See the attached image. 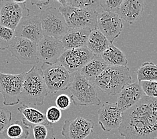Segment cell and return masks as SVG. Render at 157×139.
Listing matches in <instances>:
<instances>
[{
  "label": "cell",
  "instance_id": "obj_30",
  "mask_svg": "<svg viewBox=\"0 0 157 139\" xmlns=\"http://www.w3.org/2000/svg\"><path fill=\"white\" fill-rule=\"evenodd\" d=\"M12 113L6 108L0 107V135L6 130L12 121Z\"/></svg>",
  "mask_w": 157,
  "mask_h": 139
},
{
  "label": "cell",
  "instance_id": "obj_27",
  "mask_svg": "<svg viewBox=\"0 0 157 139\" xmlns=\"http://www.w3.org/2000/svg\"><path fill=\"white\" fill-rule=\"evenodd\" d=\"M33 139H55L52 125L50 123L32 126Z\"/></svg>",
  "mask_w": 157,
  "mask_h": 139
},
{
  "label": "cell",
  "instance_id": "obj_24",
  "mask_svg": "<svg viewBox=\"0 0 157 139\" xmlns=\"http://www.w3.org/2000/svg\"><path fill=\"white\" fill-rule=\"evenodd\" d=\"M136 73L138 82L157 81V64L151 62H144Z\"/></svg>",
  "mask_w": 157,
  "mask_h": 139
},
{
  "label": "cell",
  "instance_id": "obj_23",
  "mask_svg": "<svg viewBox=\"0 0 157 139\" xmlns=\"http://www.w3.org/2000/svg\"><path fill=\"white\" fill-rule=\"evenodd\" d=\"M17 110L24 116V118L21 121L22 122L29 128L33 125L49 123L46 121V114L38 109L21 105Z\"/></svg>",
  "mask_w": 157,
  "mask_h": 139
},
{
  "label": "cell",
  "instance_id": "obj_19",
  "mask_svg": "<svg viewBox=\"0 0 157 139\" xmlns=\"http://www.w3.org/2000/svg\"><path fill=\"white\" fill-rule=\"evenodd\" d=\"M144 6L143 0H123L118 15L122 20L132 24L141 16Z\"/></svg>",
  "mask_w": 157,
  "mask_h": 139
},
{
  "label": "cell",
  "instance_id": "obj_31",
  "mask_svg": "<svg viewBox=\"0 0 157 139\" xmlns=\"http://www.w3.org/2000/svg\"><path fill=\"white\" fill-rule=\"evenodd\" d=\"M122 1L123 0H101L100 6L105 12L118 14Z\"/></svg>",
  "mask_w": 157,
  "mask_h": 139
},
{
  "label": "cell",
  "instance_id": "obj_1",
  "mask_svg": "<svg viewBox=\"0 0 157 139\" xmlns=\"http://www.w3.org/2000/svg\"><path fill=\"white\" fill-rule=\"evenodd\" d=\"M118 133L124 139H154L157 137V99L143 96L122 113Z\"/></svg>",
  "mask_w": 157,
  "mask_h": 139
},
{
  "label": "cell",
  "instance_id": "obj_16",
  "mask_svg": "<svg viewBox=\"0 0 157 139\" xmlns=\"http://www.w3.org/2000/svg\"><path fill=\"white\" fill-rule=\"evenodd\" d=\"M122 113L117 103L103 104L98 110V121L101 129L105 132L118 129L122 121Z\"/></svg>",
  "mask_w": 157,
  "mask_h": 139
},
{
  "label": "cell",
  "instance_id": "obj_15",
  "mask_svg": "<svg viewBox=\"0 0 157 139\" xmlns=\"http://www.w3.org/2000/svg\"><path fill=\"white\" fill-rule=\"evenodd\" d=\"M94 127V122L78 116L73 120H66L62 135L65 139H86L93 133Z\"/></svg>",
  "mask_w": 157,
  "mask_h": 139
},
{
  "label": "cell",
  "instance_id": "obj_18",
  "mask_svg": "<svg viewBox=\"0 0 157 139\" xmlns=\"http://www.w3.org/2000/svg\"><path fill=\"white\" fill-rule=\"evenodd\" d=\"M91 31L88 28H69L61 39L66 50L86 47Z\"/></svg>",
  "mask_w": 157,
  "mask_h": 139
},
{
  "label": "cell",
  "instance_id": "obj_7",
  "mask_svg": "<svg viewBox=\"0 0 157 139\" xmlns=\"http://www.w3.org/2000/svg\"><path fill=\"white\" fill-rule=\"evenodd\" d=\"M26 1H0V25L15 30L22 18L29 16Z\"/></svg>",
  "mask_w": 157,
  "mask_h": 139
},
{
  "label": "cell",
  "instance_id": "obj_21",
  "mask_svg": "<svg viewBox=\"0 0 157 139\" xmlns=\"http://www.w3.org/2000/svg\"><path fill=\"white\" fill-rule=\"evenodd\" d=\"M110 42L98 29H93L87 41L86 48L94 55H101L110 45Z\"/></svg>",
  "mask_w": 157,
  "mask_h": 139
},
{
  "label": "cell",
  "instance_id": "obj_11",
  "mask_svg": "<svg viewBox=\"0 0 157 139\" xmlns=\"http://www.w3.org/2000/svg\"><path fill=\"white\" fill-rule=\"evenodd\" d=\"M66 51L60 40L44 36L37 44V56L38 61L47 64H54Z\"/></svg>",
  "mask_w": 157,
  "mask_h": 139
},
{
  "label": "cell",
  "instance_id": "obj_33",
  "mask_svg": "<svg viewBox=\"0 0 157 139\" xmlns=\"http://www.w3.org/2000/svg\"><path fill=\"white\" fill-rule=\"evenodd\" d=\"M71 101L72 100H71L70 97L68 95H65V94H62L56 99V105L59 110H64L70 107Z\"/></svg>",
  "mask_w": 157,
  "mask_h": 139
},
{
  "label": "cell",
  "instance_id": "obj_28",
  "mask_svg": "<svg viewBox=\"0 0 157 139\" xmlns=\"http://www.w3.org/2000/svg\"><path fill=\"white\" fill-rule=\"evenodd\" d=\"M14 37V30L0 25V50L7 49Z\"/></svg>",
  "mask_w": 157,
  "mask_h": 139
},
{
  "label": "cell",
  "instance_id": "obj_29",
  "mask_svg": "<svg viewBox=\"0 0 157 139\" xmlns=\"http://www.w3.org/2000/svg\"><path fill=\"white\" fill-rule=\"evenodd\" d=\"M146 96L157 99V81L138 82Z\"/></svg>",
  "mask_w": 157,
  "mask_h": 139
},
{
  "label": "cell",
  "instance_id": "obj_5",
  "mask_svg": "<svg viewBox=\"0 0 157 139\" xmlns=\"http://www.w3.org/2000/svg\"><path fill=\"white\" fill-rule=\"evenodd\" d=\"M39 16L44 36L61 40L68 31L64 17L56 7H49L42 10Z\"/></svg>",
  "mask_w": 157,
  "mask_h": 139
},
{
  "label": "cell",
  "instance_id": "obj_32",
  "mask_svg": "<svg viewBox=\"0 0 157 139\" xmlns=\"http://www.w3.org/2000/svg\"><path fill=\"white\" fill-rule=\"evenodd\" d=\"M62 118V111L56 106H50L48 108L46 118L48 122L54 124L58 122Z\"/></svg>",
  "mask_w": 157,
  "mask_h": 139
},
{
  "label": "cell",
  "instance_id": "obj_3",
  "mask_svg": "<svg viewBox=\"0 0 157 139\" xmlns=\"http://www.w3.org/2000/svg\"><path fill=\"white\" fill-rule=\"evenodd\" d=\"M132 78L128 66H108L97 77L93 84L102 92L115 96L126 85L131 84Z\"/></svg>",
  "mask_w": 157,
  "mask_h": 139
},
{
  "label": "cell",
  "instance_id": "obj_22",
  "mask_svg": "<svg viewBox=\"0 0 157 139\" xmlns=\"http://www.w3.org/2000/svg\"><path fill=\"white\" fill-rule=\"evenodd\" d=\"M100 56L108 66H127L128 60L126 55L113 43Z\"/></svg>",
  "mask_w": 157,
  "mask_h": 139
},
{
  "label": "cell",
  "instance_id": "obj_12",
  "mask_svg": "<svg viewBox=\"0 0 157 139\" xmlns=\"http://www.w3.org/2000/svg\"><path fill=\"white\" fill-rule=\"evenodd\" d=\"M94 54L86 47L66 50L58 60V63L65 68L71 74L79 72L90 61Z\"/></svg>",
  "mask_w": 157,
  "mask_h": 139
},
{
  "label": "cell",
  "instance_id": "obj_17",
  "mask_svg": "<svg viewBox=\"0 0 157 139\" xmlns=\"http://www.w3.org/2000/svg\"><path fill=\"white\" fill-rule=\"evenodd\" d=\"M143 96L144 92L139 82H134L126 85L118 94L117 104L120 110L124 112L136 104Z\"/></svg>",
  "mask_w": 157,
  "mask_h": 139
},
{
  "label": "cell",
  "instance_id": "obj_26",
  "mask_svg": "<svg viewBox=\"0 0 157 139\" xmlns=\"http://www.w3.org/2000/svg\"><path fill=\"white\" fill-rule=\"evenodd\" d=\"M61 6H68L75 8L96 12L100 6L98 0H59L58 1Z\"/></svg>",
  "mask_w": 157,
  "mask_h": 139
},
{
  "label": "cell",
  "instance_id": "obj_14",
  "mask_svg": "<svg viewBox=\"0 0 157 139\" xmlns=\"http://www.w3.org/2000/svg\"><path fill=\"white\" fill-rule=\"evenodd\" d=\"M14 36L38 44L44 36L39 15H32L22 18L15 29Z\"/></svg>",
  "mask_w": 157,
  "mask_h": 139
},
{
  "label": "cell",
  "instance_id": "obj_13",
  "mask_svg": "<svg viewBox=\"0 0 157 139\" xmlns=\"http://www.w3.org/2000/svg\"><path fill=\"white\" fill-rule=\"evenodd\" d=\"M96 28L110 43H113L114 40L121 35L123 29V22L118 14L102 11L97 13Z\"/></svg>",
  "mask_w": 157,
  "mask_h": 139
},
{
  "label": "cell",
  "instance_id": "obj_20",
  "mask_svg": "<svg viewBox=\"0 0 157 139\" xmlns=\"http://www.w3.org/2000/svg\"><path fill=\"white\" fill-rule=\"evenodd\" d=\"M108 66L100 55H94L91 60L82 68L79 72L93 84L95 79L100 76Z\"/></svg>",
  "mask_w": 157,
  "mask_h": 139
},
{
  "label": "cell",
  "instance_id": "obj_8",
  "mask_svg": "<svg viewBox=\"0 0 157 139\" xmlns=\"http://www.w3.org/2000/svg\"><path fill=\"white\" fill-rule=\"evenodd\" d=\"M69 28L96 29L97 12L75 8L68 6L59 7Z\"/></svg>",
  "mask_w": 157,
  "mask_h": 139
},
{
  "label": "cell",
  "instance_id": "obj_10",
  "mask_svg": "<svg viewBox=\"0 0 157 139\" xmlns=\"http://www.w3.org/2000/svg\"><path fill=\"white\" fill-rule=\"evenodd\" d=\"M7 49L22 64L32 65L38 62L37 44L30 40L14 36Z\"/></svg>",
  "mask_w": 157,
  "mask_h": 139
},
{
  "label": "cell",
  "instance_id": "obj_2",
  "mask_svg": "<svg viewBox=\"0 0 157 139\" xmlns=\"http://www.w3.org/2000/svg\"><path fill=\"white\" fill-rule=\"evenodd\" d=\"M48 94L42 70L33 66L25 73L19 97L20 104L28 106H42Z\"/></svg>",
  "mask_w": 157,
  "mask_h": 139
},
{
  "label": "cell",
  "instance_id": "obj_34",
  "mask_svg": "<svg viewBox=\"0 0 157 139\" xmlns=\"http://www.w3.org/2000/svg\"><path fill=\"white\" fill-rule=\"evenodd\" d=\"M154 139H157V137H156V138H154Z\"/></svg>",
  "mask_w": 157,
  "mask_h": 139
},
{
  "label": "cell",
  "instance_id": "obj_25",
  "mask_svg": "<svg viewBox=\"0 0 157 139\" xmlns=\"http://www.w3.org/2000/svg\"><path fill=\"white\" fill-rule=\"evenodd\" d=\"M6 133L10 139H27L29 133V128L25 125L22 121H17L7 127Z\"/></svg>",
  "mask_w": 157,
  "mask_h": 139
},
{
  "label": "cell",
  "instance_id": "obj_4",
  "mask_svg": "<svg viewBox=\"0 0 157 139\" xmlns=\"http://www.w3.org/2000/svg\"><path fill=\"white\" fill-rule=\"evenodd\" d=\"M70 99L76 106H98L101 101L94 85L76 72L69 86Z\"/></svg>",
  "mask_w": 157,
  "mask_h": 139
},
{
  "label": "cell",
  "instance_id": "obj_9",
  "mask_svg": "<svg viewBox=\"0 0 157 139\" xmlns=\"http://www.w3.org/2000/svg\"><path fill=\"white\" fill-rule=\"evenodd\" d=\"M25 73L7 74L0 72V94L3 98V105L14 106L20 104L19 97Z\"/></svg>",
  "mask_w": 157,
  "mask_h": 139
},
{
  "label": "cell",
  "instance_id": "obj_6",
  "mask_svg": "<svg viewBox=\"0 0 157 139\" xmlns=\"http://www.w3.org/2000/svg\"><path fill=\"white\" fill-rule=\"evenodd\" d=\"M41 70L48 93H56L69 88L70 74L59 63L51 65L43 63Z\"/></svg>",
  "mask_w": 157,
  "mask_h": 139
}]
</instances>
